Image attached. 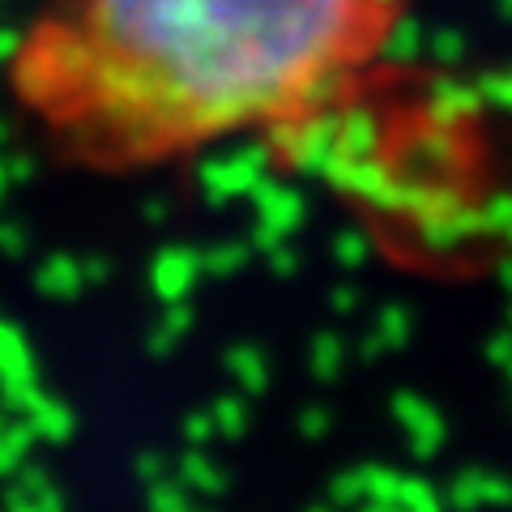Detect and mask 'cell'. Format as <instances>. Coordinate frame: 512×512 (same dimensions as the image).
Returning a JSON list of instances; mask_svg holds the SVG:
<instances>
[{
	"mask_svg": "<svg viewBox=\"0 0 512 512\" xmlns=\"http://www.w3.org/2000/svg\"><path fill=\"white\" fill-rule=\"evenodd\" d=\"M402 0H64L13 60L47 141L99 171L286 133L380 64Z\"/></svg>",
	"mask_w": 512,
	"mask_h": 512,
	"instance_id": "1",
	"label": "cell"
}]
</instances>
